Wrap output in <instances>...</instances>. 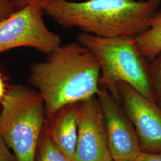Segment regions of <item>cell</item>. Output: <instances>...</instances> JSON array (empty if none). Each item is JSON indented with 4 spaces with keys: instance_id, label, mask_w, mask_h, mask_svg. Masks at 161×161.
<instances>
[{
    "instance_id": "1",
    "label": "cell",
    "mask_w": 161,
    "mask_h": 161,
    "mask_svg": "<svg viewBox=\"0 0 161 161\" xmlns=\"http://www.w3.org/2000/svg\"><path fill=\"white\" fill-rule=\"evenodd\" d=\"M100 75L97 59L77 41L62 44L44 61L32 64L29 82L42 98L49 120L64 106L96 96Z\"/></svg>"
},
{
    "instance_id": "2",
    "label": "cell",
    "mask_w": 161,
    "mask_h": 161,
    "mask_svg": "<svg viewBox=\"0 0 161 161\" xmlns=\"http://www.w3.org/2000/svg\"><path fill=\"white\" fill-rule=\"evenodd\" d=\"M161 0H54L43 12L59 25L102 38L136 36L149 28Z\"/></svg>"
},
{
    "instance_id": "3",
    "label": "cell",
    "mask_w": 161,
    "mask_h": 161,
    "mask_svg": "<svg viewBox=\"0 0 161 161\" xmlns=\"http://www.w3.org/2000/svg\"><path fill=\"white\" fill-rule=\"evenodd\" d=\"M77 40L99 62L100 86L107 89L117 98L118 84L124 82L155 102L149 81L148 64L138 51L134 36L102 38L81 32Z\"/></svg>"
},
{
    "instance_id": "4",
    "label": "cell",
    "mask_w": 161,
    "mask_h": 161,
    "mask_svg": "<svg viewBox=\"0 0 161 161\" xmlns=\"http://www.w3.org/2000/svg\"><path fill=\"white\" fill-rule=\"evenodd\" d=\"M1 103L0 135L17 161H35L46 118L42 98L36 90L16 86L6 92Z\"/></svg>"
},
{
    "instance_id": "5",
    "label": "cell",
    "mask_w": 161,
    "mask_h": 161,
    "mask_svg": "<svg viewBox=\"0 0 161 161\" xmlns=\"http://www.w3.org/2000/svg\"><path fill=\"white\" fill-rule=\"evenodd\" d=\"M43 13L40 7L29 5L0 20V53L29 47L47 55L60 46V36L47 27Z\"/></svg>"
},
{
    "instance_id": "6",
    "label": "cell",
    "mask_w": 161,
    "mask_h": 161,
    "mask_svg": "<svg viewBox=\"0 0 161 161\" xmlns=\"http://www.w3.org/2000/svg\"><path fill=\"white\" fill-rule=\"evenodd\" d=\"M117 99L135 128L142 151L161 152V108L128 84L119 82Z\"/></svg>"
},
{
    "instance_id": "7",
    "label": "cell",
    "mask_w": 161,
    "mask_h": 161,
    "mask_svg": "<svg viewBox=\"0 0 161 161\" xmlns=\"http://www.w3.org/2000/svg\"><path fill=\"white\" fill-rule=\"evenodd\" d=\"M96 96L102 110L112 159L134 161L142 149L132 122L119 101L103 86H100Z\"/></svg>"
},
{
    "instance_id": "8",
    "label": "cell",
    "mask_w": 161,
    "mask_h": 161,
    "mask_svg": "<svg viewBox=\"0 0 161 161\" xmlns=\"http://www.w3.org/2000/svg\"><path fill=\"white\" fill-rule=\"evenodd\" d=\"M78 141L73 161H112L97 96L78 103Z\"/></svg>"
},
{
    "instance_id": "9",
    "label": "cell",
    "mask_w": 161,
    "mask_h": 161,
    "mask_svg": "<svg viewBox=\"0 0 161 161\" xmlns=\"http://www.w3.org/2000/svg\"><path fill=\"white\" fill-rule=\"evenodd\" d=\"M78 103L64 106L54 115L49 132L54 143L66 156L74 161L78 134Z\"/></svg>"
},
{
    "instance_id": "10",
    "label": "cell",
    "mask_w": 161,
    "mask_h": 161,
    "mask_svg": "<svg viewBox=\"0 0 161 161\" xmlns=\"http://www.w3.org/2000/svg\"><path fill=\"white\" fill-rule=\"evenodd\" d=\"M140 53L147 60L152 61L161 53V11L152 17L149 28L135 36Z\"/></svg>"
},
{
    "instance_id": "11",
    "label": "cell",
    "mask_w": 161,
    "mask_h": 161,
    "mask_svg": "<svg viewBox=\"0 0 161 161\" xmlns=\"http://www.w3.org/2000/svg\"><path fill=\"white\" fill-rule=\"evenodd\" d=\"M35 161H71L53 141L48 129L42 132Z\"/></svg>"
},
{
    "instance_id": "12",
    "label": "cell",
    "mask_w": 161,
    "mask_h": 161,
    "mask_svg": "<svg viewBox=\"0 0 161 161\" xmlns=\"http://www.w3.org/2000/svg\"><path fill=\"white\" fill-rule=\"evenodd\" d=\"M147 73L155 103L158 101L161 105V53L148 64Z\"/></svg>"
},
{
    "instance_id": "13",
    "label": "cell",
    "mask_w": 161,
    "mask_h": 161,
    "mask_svg": "<svg viewBox=\"0 0 161 161\" xmlns=\"http://www.w3.org/2000/svg\"><path fill=\"white\" fill-rule=\"evenodd\" d=\"M16 10L22 8L29 5L36 6L42 10L54 0H10Z\"/></svg>"
},
{
    "instance_id": "14",
    "label": "cell",
    "mask_w": 161,
    "mask_h": 161,
    "mask_svg": "<svg viewBox=\"0 0 161 161\" xmlns=\"http://www.w3.org/2000/svg\"><path fill=\"white\" fill-rule=\"evenodd\" d=\"M10 149L0 135V161H17L16 156L12 153Z\"/></svg>"
},
{
    "instance_id": "15",
    "label": "cell",
    "mask_w": 161,
    "mask_h": 161,
    "mask_svg": "<svg viewBox=\"0 0 161 161\" xmlns=\"http://www.w3.org/2000/svg\"><path fill=\"white\" fill-rule=\"evenodd\" d=\"M16 10L10 0H0V20L10 16Z\"/></svg>"
},
{
    "instance_id": "16",
    "label": "cell",
    "mask_w": 161,
    "mask_h": 161,
    "mask_svg": "<svg viewBox=\"0 0 161 161\" xmlns=\"http://www.w3.org/2000/svg\"><path fill=\"white\" fill-rule=\"evenodd\" d=\"M134 161H161V152L150 153L142 151Z\"/></svg>"
},
{
    "instance_id": "17",
    "label": "cell",
    "mask_w": 161,
    "mask_h": 161,
    "mask_svg": "<svg viewBox=\"0 0 161 161\" xmlns=\"http://www.w3.org/2000/svg\"><path fill=\"white\" fill-rule=\"evenodd\" d=\"M6 88H5V86L4 84L3 80L0 75V102H2L3 98L4 97L6 93Z\"/></svg>"
},
{
    "instance_id": "18",
    "label": "cell",
    "mask_w": 161,
    "mask_h": 161,
    "mask_svg": "<svg viewBox=\"0 0 161 161\" xmlns=\"http://www.w3.org/2000/svg\"><path fill=\"white\" fill-rule=\"evenodd\" d=\"M112 161H128V160H113Z\"/></svg>"
}]
</instances>
